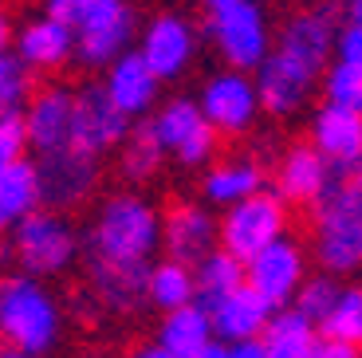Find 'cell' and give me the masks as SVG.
<instances>
[{
	"mask_svg": "<svg viewBox=\"0 0 362 358\" xmlns=\"http://www.w3.org/2000/svg\"><path fill=\"white\" fill-rule=\"evenodd\" d=\"M79 236L87 268H150L162 248V209L142 189H115Z\"/></svg>",
	"mask_w": 362,
	"mask_h": 358,
	"instance_id": "1",
	"label": "cell"
},
{
	"mask_svg": "<svg viewBox=\"0 0 362 358\" xmlns=\"http://www.w3.org/2000/svg\"><path fill=\"white\" fill-rule=\"evenodd\" d=\"M311 256L335 279L362 272V166L331 170L311 205Z\"/></svg>",
	"mask_w": 362,
	"mask_h": 358,
	"instance_id": "2",
	"label": "cell"
},
{
	"mask_svg": "<svg viewBox=\"0 0 362 358\" xmlns=\"http://www.w3.org/2000/svg\"><path fill=\"white\" fill-rule=\"evenodd\" d=\"M64 339V304L44 279L4 272L0 276V350L44 358Z\"/></svg>",
	"mask_w": 362,
	"mask_h": 358,
	"instance_id": "3",
	"label": "cell"
},
{
	"mask_svg": "<svg viewBox=\"0 0 362 358\" xmlns=\"http://www.w3.org/2000/svg\"><path fill=\"white\" fill-rule=\"evenodd\" d=\"M83 256V236L71 224L67 213H52V209H36L28 213L24 221H16L4 233V244H0V260L8 264V272H20V276L32 279H52L64 276L79 264Z\"/></svg>",
	"mask_w": 362,
	"mask_h": 358,
	"instance_id": "4",
	"label": "cell"
},
{
	"mask_svg": "<svg viewBox=\"0 0 362 358\" xmlns=\"http://www.w3.org/2000/svg\"><path fill=\"white\" fill-rule=\"evenodd\" d=\"M205 36L228 71L252 75L268 59L276 24H272L268 8H264L260 0H236V4H228L221 12H209Z\"/></svg>",
	"mask_w": 362,
	"mask_h": 358,
	"instance_id": "5",
	"label": "cell"
},
{
	"mask_svg": "<svg viewBox=\"0 0 362 358\" xmlns=\"http://www.w3.org/2000/svg\"><path fill=\"white\" fill-rule=\"evenodd\" d=\"M288 224H291V209L272 189H260V193L245 197L240 205H228L217 216V248H225L228 256L245 264L260 248H268L272 241L288 236Z\"/></svg>",
	"mask_w": 362,
	"mask_h": 358,
	"instance_id": "6",
	"label": "cell"
},
{
	"mask_svg": "<svg viewBox=\"0 0 362 358\" xmlns=\"http://www.w3.org/2000/svg\"><path fill=\"white\" fill-rule=\"evenodd\" d=\"M150 126H154L165 158L185 166V170H205L209 161L217 158V146H221L217 130L205 122L197 103L185 99V95L158 103V110L150 115Z\"/></svg>",
	"mask_w": 362,
	"mask_h": 358,
	"instance_id": "7",
	"label": "cell"
},
{
	"mask_svg": "<svg viewBox=\"0 0 362 358\" xmlns=\"http://www.w3.org/2000/svg\"><path fill=\"white\" fill-rule=\"evenodd\" d=\"M193 103H197V110L205 115V122L217 130V138L252 134L256 122H260V115H264L252 75L228 71V67L205 75V83H201V91H197Z\"/></svg>",
	"mask_w": 362,
	"mask_h": 358,
	"instance_id": "8",
	"label": "cell"
},
{
	"mask_svg": "<svg viewBox=\"0 0 362 358\" xmlns=\"http://www.w3.org/2000/svg\"><path fill=\"white\" fill-rule=\"evenodd\" d=\"M71 32H75V63L90 67V71H103L118 55L134 52L138 12L130 0H103L99 8L87 12Z\"/></svg>",
	"mask_w": 362,
	"mask_h": 358,
	"instance_id": "9",
	"label": "cell"
},
{
	"mask_svg": "<svg viewBox=\"0 0 362 358\" xmlns=\"http://www.w3.org/2000/svg\"><path fill=\"white\" fill-rule=\"evenodd\" d=\"M134 52H138V59L154 71L158 83H177L181 75L197 63L201 32L193 28V20L181 16V12H158L146 28H138Z\"/></svg>",
	"mask_w": 362,
	"mask_h": 358,
	"instance_id": "10",
	"label": "cell"
},
{
	"mask_svg": "<svg viewBox=\"0 0 362 358\" xmlns=\"http://www.w3.org/2000/svg\"><path fill=\"white\" fill-rule=\"evenodd\" d=\"M308 276V248L296 236H280V241H272L268 248L256 252L252 260H245V284L264 304H272V311L291 307L299 284Z\"/></svg>",
	"mask_w": 362,
	"mask_h": 358,
	"instance_id": "11",
	"label": "cell"
},
{
	"mask_svg": "<svg viewBox=\"0 0 362 358\" xmlns=\"http://www.w3.org/2000/svg\"><path fill=\"white\" fill-rule=\"evenodd\" d=\"M36 161V178H40V209L52 213H71V209L87 205L99 189L103 178V161H90L75 150L44 154Z\"/></svg>",
	"mask_w": 362,
	"mask_h": 358,
	"instance_id": "12",
	"label": "cell"
},
{
	"mask_svg": "<svg viewBox=\"0 0 362 358\" xmlns=\"http://www.w3.org/2000/svg\"><path fill=\"white\" fill-rule=\"evenodd\" d=\"M20 118H24V134H28V158L67 150L75 122V87H67V83L32 87Z\"/></svg>",
	"mask_w": 362,
	"mask_h": 358,
	"instance_id": "13",
	"label": "cell"
},
{
	"mask_svg": "<svg viewBox=\"0 0 362 358\" xmlns=\"http://www.w3.org/2000/svg\"><path fill=\"white\" fill-rule=\"evenodd\" d=\"M127 130H130V118H122L110 107V99L103 95L99 83L75 87V122H71V146L67 150L83 154L90 161H103L107 154L118 150Z\"/></svg>",
	"mask_w": 362,
	"mask_h": 358,
	"instance_id": "14",
	"label": "cell"
},
{
	"mask_svg": "<svg viewBox=\"0 0 362 358\" xmlns=\"http://www.w3.org/2000/svg\"><path fill=\"white\" fill-rule=\"evenodd\" d=\"M217 248V216L201 201H173L162 213V252L177 264H197Z\"/></svg>",
	"mask_w": 362,
	"mask_h": 358,
	"instance_id": "15",
	"label": "cell"
},
{
	"mask_svg": "<svg viewBox=\"0 0 362 358\" xmlns=\"http://www.w3.org/2000/svg\"><path fill=\"white\" fill-rule=\"evenodd\" d=\"M99 87L110 99V107L122 118H130V122L150 118L158 110V103H162V83L154 79V71H150L142 59H138V52L118 55L110 67H103Z\"/></svg>",
	"mask_w": 362,
	"mask_h": 358,
	"instance_id": "16",
	"label": "cell"
},
{
	"mask_svg": "<svg viewBox=\"0 0 362 358\" xmlns=\"http://www.w3.org/2000/svg\"><path fill=\"white\" fill-rule=\"evenodd\" d=\"M12 55L32 75H55V71H64L67 63H75V32L64 20L47 16V12L32 16L12 36Z\"/></svg>",
	"mask_w": 362,
	"mask_h": 358,
	"instance_id": "17",
	"label": "cell"
},
{
	"mask_svg": "<svg viewBox=\"0 0 362 358\" xmlns=\"http://www.w3.org/2000/svg\"><path fill=\"white\" fill-rule=\"evenodd\" d=\"M268 189V170L252 154H228V158H213L201 173V205L221 209L240 205L245 197Z\"/></svg>",
	"mask_w": 362,
	"mask_h": 358,
	"instance_id": "18",
	"label": "cell"
},
{
	"mask_svg": "<svg viewBox=\"0 0 362 358\" xmlns=\"http://www.w3.org/2000/svg\"><path fill=\"white\" fill-rule=\"evenodd\" d=\"M272 193L284 201V205H315L319 193L327 189V181H331V166H327L323 158H319V150L311 142H296L288 146V150L276 158V166H272Z\"/></svg>",
	"mask_w": 362,
	"mask_h": 358,
	"instance_id": "19",
	"label": "cell"
},
{
	"mask_svg": "<svg viewBox=\"0 0 362 358\" xmlns=\"http://www.w3.org/2000/svg\"><path fill=\"white\" fill-rule=\"evenodd\" d=\"M308 142L315 146L319 158L331 170L362 166V115L323 103V107L311 110V138Z\"/></svg>",
	"mask_w": 362,
	"mask_h": 358,
	"instance_id": "20",
	"label": "cell"
},
{
	"mask_svg": "<svg viewBox=\"0 0 362 358\" xmlns=\"http://www.w3.org/2000/svg\"><path fill=\"white\" fill-rule=\"evenodd\" d=\"M272 319V304H264L248 284H240L233 296H225L217 307H209V323H213V339L233 347V342H252Z\"/></svg>",
	"mask_w": 362,
	"mask_h": 358,
	"instance_id": "21",
	"label": "cell"
},
{
	"mask_svg": "<svg viewBox=\"0 0 362 358\" xmlns=\"http://www.w3.org/2000/svg\"><path fill=\"white\" fill-rule=\"evenodd\" d=\"M150 268H87V299L110 315H138L146 307Z\"/></svg>",
	"mask_w": 362,
	"mask_h": 358,
	"instance_id": "22",
	"label": "cell"
},
{
	"mask_svg": "<svg viewBox=\"0 0 362 358\" xmlns=\"http://www.w3.org/2000/svg\"><path fill=\"white\" fill-rule=\"evenodd\" d=\"M319 327L296 311V307H280L272 311L268 327L260 331V350L264 358H315L319 350Z\"/></svg>",
	"mask_w": 362,
	"mask_h": 358,
	"instance_id": "23",
	"label": "cell"
},
{
	"mask_svg": "<svg viewBox=\"0 0 362 358\" xmlns=\"http://www.w3.org/2000/svg\"><path fill=\"white\" fill-rule=\"evenodd\" d=\"M118 173L130 181V189L146 185V181H154L158 173L165 170V150L162 142H158L154 126H150V118H142V122H130L127 138L118 142Z\"/></svg>",
	"mask_w": 362,
	"mask_h": 358,
	"instance_id": "24",
	"label": "cell"
},
{
	"mask_svg": "<svg viewBox=\"0 0 362 358\" xmlns=\"http://www.w3.org/2000/svg\"><path fill=\"white\" fill-rule=\"evenodd\" d=\"M158 347L170 350L173 358H193L213 342V323H209V311L201 304H185L173 307V311L162 315L158 323Z\"/></svg>",
	"mask_w": 362,
	"mask_h": 358,
	"instance_id": "25",
	"label": "cell"
},
{
	"mask_svg": "<svg viewBox=\"0 0 362 358\" xmlns=\"http://www.w3.org/2000/svg\"><path fill=\"white\" fill-rule=\"evenodd\" d=\"M245 284V264L236 256H228L225 248H213L205 260L193 264V299L201 307H217L225 296H233L236 287Z\"/></svg>",
	"mask_w": 362,
	"mask_h": 358,
	"instance_id": "26",
	"label": "cell"
},
{
	"mask_svg": "<svg viewBox=\"0 0 362 358\" xmlns=\"http://www.w3.org/2000/svg\"><path fill=\"white\" fill-rule=\"evenodd\" d=\"M40 209V178L36 161L24 158L8 170H0V233H8L16 221Z\"/></svg>",
	"mask_w": 362,
	"mask_h": 358,
	"instance_id": "27",
	"label": "cell"
},
{
	"mask_svg": "<svg viewBox=\"0 0 362 358\" xmlns=\"http://www.w3.org/2000/svg\"><path fill=\"white\" fill-rule=\"evenodd\" d=\"M146 304L158 307V311H173V307L197 304L193 299V268L189 264H177V260H154L150 272H146Z\"/></svg>",
	"mask_w": 362,
	"mask_h": 358,
	"instance_id": "28",
	"label": "cell"
},
{
	"mask_svg": "<svg viewBox=\"0 0 362 358\" xmlns=\"http://www.w3.org/2000/svg\"><path fill=\"white\" fill-rule=\"evenodd\" d=\"M319 339L323 342H339L362 354V284H346L339 287L331 311L319 319Z\"/></svg>",
	"mask_w": 362,
	"mask_h": 358,
	"instance_id": "29",
	"label": "cell"
},
{
	"mask_svg": "<svg viewBox=\"0 0 362 358\" xmlns=\"http://www.w3.org/2000/svg\"><path fill=\"white\" fill-rule=\"evenodd\" d=\"M319 91H323V103L362 115V67L358 63L331 59L327 71H323V79H319Z\"/></svg>",
	"mask_w": 362,
	"mask_h": 358,
	"instance_id": "30",
	"label": "cell"
},
{
	"mask_svg": "<svg viewBox=\"0 0 362 358\" xmlns=\"http://www.w3.org/2000/svg\"><path fill=\"white\" fill-rule=\"evenodd\" d=\"M339 279L335 276H327V272H315V276H308L303 284H299V291H296V299H291V307H296L303 319H311L319 327V319H323L327 311H331V304H335V296H339Z\"/></svg>",
	"mask_w": 362,
	"mask_h": 358,
	"instance_id": "31",
	"label": "cell"
},
{
	"mask_svg": "<svg viewBox=\"0 0 362 358\" xmlns=\"http://www.w3.org/2000/svg\"><path fill=\"white\" fill-rule=\"evenodd\" d=\"M28 95H32V71L12 55V59L0 63V110L4 115H20Z\"/></svg>",
	"mask_w": 362,
	"mask_h": 358,
	"instance_id": "32",
	"label": "cell"
},
{
	"mask_svg": "<svg viewBox=\"0 0 362 358\" xmlns=\"http://www.w3.org/2000/svg\"><path fill=\"white\" fill-rule=\"evenodd\" d=\"M28 158V134L20 115H0V170Z\"/></svg>",
	"mask_w": 362,
	"mask_h": 358,
	"instance_id": "33",
	"label": "cell"
},
{
	"mask_svg": "<svg viewBox=\"0 0 362 358\" xmlns=\"http://www.w3.org/2000/svg\"><path fill=\"white\" fill-rule=\"evenodd\" d=\"M103 0H44V12L47 16H55V20H64L67 28H75L87 12H95Z\"/></svg>",
	"mask_w": 362,
	"mask_h": 358,
	"instance_id": "34",
	"label": "cell"
},
{
	"mask_svg": "<svg viewBox=\"0 0 362 358\" xmlns=\"http://www.w3.org/2000/svg\"><path fill=\"white\" fill-rule=\"evenodd\" d=\"M335 59L362 67V24H343L335 32Z\"/></svg>",
	"mask_w": 362,
	"mask_h": 358,
	"instance_id": "35",
	"label": "cell"
},
{
	"mask_svg": "<svg viewBox=\"0 0 362 358\" xmlns=\"http://www.w3.org/2000/svg\"><path fill=\"white\" fill-rule=\"evenodd\" d=\"M12 36H16V28H12V16H8V8L0 4V63L12 59Z\"/></svg>",
	"mask_w": 362,
	"mask_h": 358,
	"instance_id": "36",
	"label": "cell"
},
{
	"mask_svg": "<svg viewBox=\"0 0 362 358\" xmlns=\"http://www.w3.org/2000/svg\"><path fill=\"white\" fill-rule=\"evenodd\" d=\"M315 358H362V354L351 350V347H339V342H319Z\"/></svg>",
	"mask_w": 362,
	"mask_h": 358,
	"instance_id": "37",
	"label": "cell"
},
{
	"mask_svg": "<svg viewBox=\"0 0 362 358\" xmlns=\"http://www.w3.org/2000/svg\"><path fill=\"white\" fill-rule=\"evenodd\" d=\"M228 358H264L260 339H252V342H233V347H228Z\"/></svg>",
	"mask_w": 362,
	"mask_h": 358,
	"instance_id": "38",
	"label": "cell"
},
{
	"mask_svg": "<svg viewBox=\"0 0 362 358\" xmlns=\"http://www.w3.org/2000/svg\"><path fill=\"white\" fill-rule=\"evenodd\" d=\"M127 358H173V354H170V350H162L158 342H138Z\"/></svg>",
	"mask_w": 362,
	"mask_h": 358,
	"instance_id": "39",
	"label": "cell"
},
{
	"mask_svg": "<svg viewBox=\"0 0 362 358\" xmlns=\"http://www.w3.org/2000/svg\"><path fill=\"white\" fill-rule=\"evenodd\" d=\"M193 358H228V347H225V342H217V339H213L205 350H201V354H193Z\"/></svg>",
	"mask_w": 362,
	"mask_h": 358,
	"instance_id": "40",
	"label": "cell"
},
{
	"mask_svg": "<svg viewBox=\"0 0 362 358\" xmlns=\"http://www.w3.org/2000/svg\"><path fill=\"white\" fill-rule=\"evenodd\" d=\"M346 24H362V0H346Z\"/></svg>",
	"mask_w": 362,
	"mask_h": 358,
	"instance_id": "41",
	"label": "cell"
},
{
	"mask_svg": "<svg viewBox=\"0 0 362 358\" xmlns=\"http://www.w3.org/2000/svg\"><path fill=\"white\" fill-rule=\"evenodd\" d=\"M228 4H236V0H201L205 12H221V8H228Z\"/></svg>",
	"mask_w": 362,
	"mask_h": 358,
	"instance_id": "42",
	"label": "cell"
},
{
	"mask_svg": "<svg viewBox=\"0 0 362 358\" xmlns=\"http://www.w3.org/2000/svg\"><path fill=\"white\" fill-rule=\"evenodd\" d=\"M0 358H32V354H20V350H0Z\"/></svg>",
	"mask_w": 362,
	"mask_h": 358,
	"instance_id": "43",
	"label": "cell"
},
{
	"mask_svg": "<svg viewBox=\"0 0 362 358\" xmlns=\"http://www.w3.org/2000/svg\"><path fill=\"white\" fill-rule=\"evenodd\" d=\"M0 115H4V110H0Z\"/></svg>",
	"mask_w": 362,
	"mask_h": 358,
	"instance_id": "44",
	"label": "cell"
}]
</instances>
